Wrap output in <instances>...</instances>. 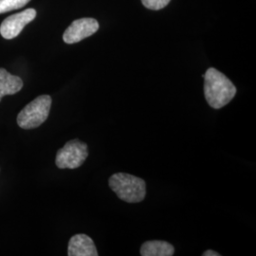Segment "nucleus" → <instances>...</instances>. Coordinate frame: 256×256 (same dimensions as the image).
Segmentation results:
<instances>
[{
  "label": "nucleus",
  "instance_id": "f257e3e1",
  "mask_svg": "<svg viewBox=\"0 0 256 256\" xmlns=\"http://www.w3.org/2000/svg\"><path fill=\"white\" fill-rule=\"evenodd\" d=\"M203 77L204 95L210 108L220 110L234 98L236 88L222 72L214 68H210Z\"/></svg>",
  "mask_w": 256,
  "mask_h": 256
},
{
  "label": "nucleus",
  "instance_id": "f03ea898",
  "mask_svg": "<svg viewBox=\"0 0 256 256\" xmlns=\"http://www.w3.org/2000/svg\"><path fill=\"white\" fill-rule=\"evenodd\" d=\"M110 189L122 202L128 203L142 202L146 196V183L133 174L116 173L108 180Z\"/></svg>",
  "mask_w": 256,
  "mask_h": 256
},
{
  "label": "nucleus",
  "instance_id": "7ed1b4c3",
  "mask_svg": "<svg viewBox=\"0 0 256 256\" xmlns=\"http://www.w3.org/2000/svg\"><path fill=\"white\" fill-rule=\"evenodd\" d=\"M52 99L50 95H41L19 112L18 124L23 129H34L46 122L52 108Z\"/></svg>",
  "mask_w": 256,
  "mask_h": 256
},
{
  "label": "nucleus",
  "instance_id": "20e7f679",
  "mask_svg": "<svg viewBox=\"0 0 256 256\" xmlns=\"http://www.w3.org/2000/svg\"><path fill=\"white\" fill-rule=\"evenodd\" d=\"M88 156L86 144L78 138L68 142L64 146L58 150L55 164L59 169H76L86 162Z\"/></svg>",
  "mask_w": 256,
  "mask_h": 256
},
{
  "label": "nucleus",
  "instance_id": "39448f33",
  "mask_svg": "<svg viewBox=\"0 0 256 256\" xmlns=\"http://www.w3.org/2000/svg\"><path fill=\"white\" fill-rule=\"evenodd\" d=\"M36 18V10L27 9L12 14L5 19L0 26V34L3 38L10 40L18 36L26 25Z\"/></svg>",
  "mask_w": 256,
  "mask_h": 256
},
{
  "label": "nucleus",
  "instance_id": "423d86ee",
  "mask_svg": "<svg viewBox=\"0 0 256 256\" xmlns=\"http://www.w3.org/2000/svg\"><path fill=\"white\" fill-rule=\"evenodd\" d=\"M99 30V23L94 18L77 19L66 30L63 36L64 43L74 44L92 36Z\"/></svg>",
  "mask_w": 256,
  "mask_h": 256
},
{
  "label": "nucleus",
  "instance_id": "0eeeda50",
  "mask_svg": "<svg viewBox=\"0 0 256 256\" xmlns=\"http://www.w3.org/2000/svg\"><path fill=\"white\" fill-rule=\"evenodd\" d=\"M68 256H98V252L92 238L79 234L70 238L68 247Z\"/></svg>",
  "mask_w": 256,
  "mask_h": 256
},
{
  "label": "nucleus",
  "instance_id": "6e6552de",
  "mask_svg": "<svg viewBox=\"0 0 256 256\" xmlns=\"http://www.w3.org/2000/svg\"><path fill=\"white\" fill-rule=\"evenodd\" d=\"M23 88L22 79L0 68V102L6 95H14Z\"/></svg>",
  "mask_w": 256,
  "mask_h": 256
},
{
  "label": "nucleus",
  "instance_id": "1a4fd4ad",
  "mask_svg": "<svg viewBox=\"0 0 256 256\" xmlns=\"http://www.w3.org/2000/svg\"><path fill=\"white\" fill-rule=\"evenodd\" d=\"M174 254V246L162 240L146 241L140 248L142 256H172Z\"/></svg>",
  "mask_w": 256,
  "mask_h": 256
},
{
  "label": "nucleus",
  "instance_id": "9d476101",
  "mask_svg": "<svg viewBox=\"0 0 256 256\" xmlns=\"http://www.w3.org/2000/svg\"><path fill=\"white\" fill-rule=\"evenodd\" d=\"M30 0H0V14L23 8Z\"/></svg>",
  "mask_w": 256,
  "mask_h": 256
},
{
  "label": "nucleus",
  "instance_id": "9b49d317",
  "mask_svg": "<svg viewBox=\"0 0 256 256\" xmlns=\"http://www.w3.org/2000/svg\"><path fill=\"white\" fill-rule=\"evenodd\" d=\"M170 1L171 0H142L144 7L154 10L164 9L170 3Z\"/></svg>",
  "mask_w": 256,
  "mask_h": 256
},
{
  "label": "nucleus",
  "instance_id": "f8f14e48",
  "mask_svg": "<svg viewBox=\"0 0 256 256\" xmlns=\"http://www.w3.org/2000/svg\"><path fill=\"white\" fill-rule=\"evenodd\" d=\"M221 254H218V252H214V250H206V252H204L203 254H202V256H220Z\"/></svg>",
  "mask_w": 256,
  "mask_h": 256
}]
</instances>
